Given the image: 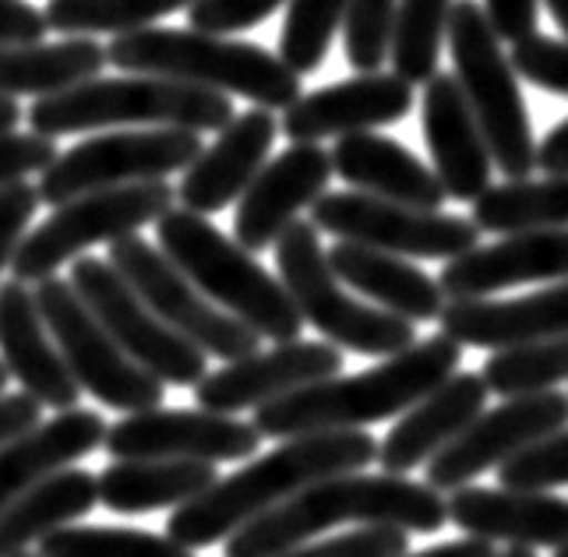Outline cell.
Returning a JSON list of instances; mask_svg holds the SVG:
<instances>
[{
    "mask_svg": "<svg viewBox=\"0 0 568 557\" xmlns=\"http://www.w3.org/2000/svg\"><path fill=\"white\" fill-rule=\"evenodd\" d=\"M349 0H290L280 32V61L293 74H315L325 64L332 36L343 29Z\"/></svg>",
    "mask_w": 568,
    "mask_h": 557,
    "instance_id": "obj_38",
    "label": "cell"
},
{
    "mask_svg": "<svg viewBox=\"0 0 568 557\" xmlns=\"http://www.w3.org/2000/svg\"><path fill=\"white\" fill-rule=\"evenodd\" d=\"M39 406L26 392H4L0 395V445H8L11 437L26 434L39 424Z\"/></svg>",
    "mask_w": 568,
    "mask_h": 557,
    "instance_id": "obj_48",
    "label": "cell"
},
{
    "mask_svg": "<svg viewBox=\"0 0 568 557\" xmlns=\"http://www.w3.org/2000/svg\"><path fill=\"white\" fill-rule=\"evenodd\" d=\"M498 480L508 490L568 487V424L540 437V442L526 445L519 455H513V459L498 469Z\"/></svg>",
    "mask_w": 568,
    "mask_h": 557,
    "instance_id": "obj_40",
    "label": "cell"
},
{
    "mask_svg": "<svg viewBox=\"0 0 568 557\" xmlns=\"http://www.w3.org/2000/svg\"><path fill=\"white\" fill-rule=\"evenodd\" d=\"M110 265L124 275V283L142 296V301L163 317V322L184 335L191 346H199L215 361H244V356L262 353V335L251 332L223 307H215L209 296L191 283V278L170 262V257L152 247L145 236H124L110 244Z\"/></svg>",
    "mask_w": 568,
    "mask_h": 557,
    "instance_id": "obj_13",
    "label": "cell"
},
{
    "mask_svg": "<svg viewBox=\"0 0 568 557\" xmlns=\"http://www.w3.org/2000/svg\"><path fill=\"white\" fill-rule=\"evenodd\" d=\"M508 64H513V71L526 78L530 85L568 99V43L565 39H551L540 32L526 36L519 43H513Z\"/></svg>",
    "mask_w": 568,
    "mask_h": 557,
    "instance_id": "obj_41",
    "label": "cell"
},
{
    "mask_svg": "<svg viewBox=\"0 0 568 557\" xmlns=\"http://www.w3.org/2000/svg\"><path fill=\"white\" fill-rule=\"evenodd\" d=\"M403 557H498V550H495V544L466 536V540H448V544L427 547L420 554H403Z\"/></svg>",
    "mask_w": 568,
    "mask_h": 557,
    "instance_id": "obj_50",
    "label": "cell"
},
{
    "mask_svg": "<svg viewBox=\"0 0 568 557\" xmlns=\"http://www.w3.org/2000/svg\"><path fill=\"white\" fill-rule=\"evenodd\" d=\"M547 11H551V18L558 22V29L565 32V43H568V0H544Z\"/></svg>",
    "mask_w": 568,
    "mask_h": 557,
    "instance_id": "obj_52",
    "label": "cell"
},
{
    "mask_svg": "<svg viewBox=\"0 0 568 557\" xmlns=\"http://www.w3.org/2000/svg\"><path fill=\"white\" fill-rule=\"evenodd\" d=\"M8 377H11V371L4 367V361H0V395H4V388H8Z\"/></svg>",
    "mask_w": 568,
    "mask_h": 557,
    "instance_id": "obj_54",
    "label": "cell"
},
{
    "mask_svg": "<svg viewBox=\"0 0 568 557\" xmlns=\"http://www.w3.org/2000/svg\"><path fill=\"white\" fill-rule=\"evenodd\" d=\"M18 557H39V554H18Z\"/></svg>",
    "mask_w": 568,
    "mask_h": 557,
    "instance_id": "obj_56",
    "label": "cell"
},
{
    "mask_svg": "<svg viewBox=\"0 0 568 557\" xmlns=\"http://www.w3.org/2000/svg\"><path fill=\"white\" fill-rule=\"evenodd\" d=\"M0 356L22 392L32 395L39 406H50L57 413L78 409L82 385L74 382L64 353L57 350L43 314H39L36 290L18 278H8L0 286Z\"/></svg>",
    "mask_w": 568,
    "mask_h": 557,
    "instance_id": "obj_22",
    "label": "cell"
},
{
    "mask_svg": "<svg viewBox=\"0 0 568 557\" xmlns=\"http://www.w3.org/2000/svg\"><path fill=\"white\" fill-rule=\"evenodd\" d=\"M39 205H43V198H39V188H32L29 181L0 188V272L14 262Z\"/></svg>",
    "mask_w": 568,
    "mask_h": 557,
    "instance_id": "obj_44",
    "label": "cell"
},
{
    "mask_svg": "<svg viewBox=\"0 0 568 557\" xmlns=\"http://www.w3.org/2000/svg\"><path fill=\"white\" fill-rule=\"evenodd\" d=\"M480 374L487 388L495 395H505V399L555 392V385L568 382V335L498 350L491 353V361L484 364Z\"/></svg>",
    "mask_w": 568,
    "mask_h": 557,
    "instance_id": "obj_36",
    "label": "cell"
},
{
    "mask_svg": "<svg viewBox=\"0 0 568 557\" xmlns=\"http://www.w3.org/2000/svg\"><path fill=\"white\" fill-rule=\"evenodd\" d=\"M420 131L430 152V163H435V176L445 188V198L477 202L491 188L495 159L484 142V131L474 110H469L466 95L456 82V74L438 71L424 85Z\"/></svg>",
    "mask_w": 568,
    "mask_h": 557,
    "instance_id": "obj_20",
    "label": "cell"
},
{
    "mask_svg": "<svg viewBox=\"0 0 568 557\" xmlns=\"http://www.w3.org/2000/svg\"><path fill=\"white\" fill-rule=\"evenodd\" d=\"M453 4L456 0H399L388 43L392 74H399L409 85H427L438 74Z\"/></svg>",
    "mask_w": 568,
    "mask_h": 557,
    "instance_id": "obj_34",
    "label": "cell"
},
{
    "mask_svg": "<svg viewBox=\"0 0 568 557\" xmlns=\"http://www.w3.org/2000/svg\"><path fill=\"white\" fill-rule=\"evenodd\" d=\"M262 434L237 416L209 409H145L106 427L103 448L116 459H181V463H241L258 452Z\"/></svg>",
    "mask_w": 568,
    "mask_h": 557,
    "instance_id": "obj_16",
    "label": "cell"
},
{
    "mask_svg": "<svg viewBox=\"0 0 568 557\" xmlns=\"http://www.w3.org/2000/svg\"><path fill=\"white\" fill-rule=\"evenodd\" d=\"M57 155L61 152H57L53 138H43L36 131L0 134V188L26 181V176H32V173H43Z\"/></svg>",
    "mask_w": 568,
    "mask_h": 557,
    "instance_id": "obj_45",
    "label": "cell"
},
{
    "mask_svg": "<svg viewBox=\"0 0 568 557\" xmlns=\"http://www.w3.org/2000/svg\"><path fill=\"white\" fill-rule=\"evenodd\" d=\"M276 134L280 121L272 117V110L254 107L233 117L220 138L184 170V181L178 188L181 209L212 215L230 209V202H241L254 176L262 173Z\"/></svg>",
    "mask_w": 568,
    "mask_h": 557,
    "instance_id": "obj_23",
    "label": "cell"
},
{
    "mask_svg": "<svg viewBox=\"0 0 568 557\" xmlns=\"http://www.w3.org/2000/svg\"><path fill=\"white\" fill-rule=\"evenodd\" d=\"M230 95L212 89L170 82V78L124 74L89 78V82L36 99L26 121L36 134L61 138L103 128H178V131H223L233 121Z\"/></svg>",
    "mask_w": 568,
    "mask_h": 557,
    "instance_id": "obj_5",
    "label": "cell"
},
{
    "mask_svg": "<svg viewBox=\"0 0 568 557\" xmlns=\"http://www.w3.org/2000/svg\"><path fill=\"white\" fill-rule=\"evenodd\" d=\"M220 476L212 463L181 459H116L100 469V505L121 515H142L160 508H181L205 494Z\"/></svg>",
    "mask_w": 568,
    "mask_h": 557,
    "instance_id": "obj_31",
    "label": "cell"
},
{
    "mask_svg": "<svg viewBox=\"0 0 568 557\" xmlns=\"http://www.w3.org/2000/svg\"><path fill=\"white\" fill-rule=\"evenodd\" d=\"M39 557H194L178 540L134 526H74L57 529L36 547Z\"/></svg>",
    "mask_w": 568,
    "mask_h": 557,
    "instance_id": "obj_37",
    "label": "cell"
},
{
    "mask_svg": "<svg viewBox=\"0 0 568 557\" xmlns=\"http://www.w3.org/2000/svg\"><path fill=\"white\" fill-rule=\"evenodd\" d=\"M480 233H534V230H568V176L544 181H505L491 184L477 202L474 215Z\"/></svg>",
    "mask_w": 568,
    "mask_h": 557,
    "instance_id": "obj_33",
    "label": "cell"
},
{
    "mask_svg": "<svg viewBox=\"0 0 568 557\" xmlns=\"http://www.w3.org/2000/svg\"><path fill=\"white\" fill-rule=\"evenodd\" d=\"M110 64L106 47L89 36H68L61 43L0 47V99L53 95L100 78Z\"/></svg>",
    "mask_w": 568,
    "mask_h": 557,
    "instance_id": "obj_32",
    "label": "cell"
},
{
    "mask_svg": "<svg viewBox=\"0 0 568 557\" xmlns=\"http://www.w3.org/2000/svg\"><path fill=\"white\" fill-rule=\"evenodd\" d=\"M202 155V134L178 128H142L95 134L82 145H71L39 173L43 205L61 209L92 191L166 181L170 173H184Z\"/></svg>",
    "mask_w": 568,
    "mask_h": 557,
    "instance_id": "obj_10",
    "label": "cell"
},
{
    "mask_svg": "<svg viewBox=\"0 0 568 557\" xmlns=\"http://www.w3.org/2000/svg\"><path fill=\"white\" fill-rule=\"evenodd\" d=\"M565 424H568V395L558 388L505 399L501 406L480 413L453 445L427 463V487H435L438 494L445 490L456 494L459 487L474 484L480 473L501 469L526 445L540 442V437Z\"/></svg>",
    "mask_w": 568,
    "mask_h": 557,
    "instance_id": "obj_15",
    "label": "cell"
},
{
    "mask_svg": "<svg viewBox=\"0 0 568 557\" xmlns=\"http://www.w3.org/2000/svg\"><path fill=\"white\" fill-rule=\"evenodd\" d=\"M537 170L547 176H568V117L537 145Z\"/></svg>",
    "mask_w": 568,
    "mask_h": 557,
    "instance_id": "obj_49",
    "label": "cell"
},
{
    "mask_svg": "<svg viewBox=\"0 0 568 557\" xmlns=\"http://www.w3.org/2000/svg\"><path fill=\"white\" fill-rule=\"evenodd\" d=\"M396 8L399 0H349L343 18V50L361 74H375L388 61Z\"/></svg>",
    "mask_w": 568,
    "mask_h": 557,
    "instance_id": "obj_39",
    "label": "cell"
},
{
    "mask_svg": "<svg viewBox=\"0 0 568 557\" xmlns=\"http://www.w3.org/2000/svg\"><path fill=\"white\" fill-rule=\"evenodd\" d=\"M290 0H194L187 8V22L194 32H209V36H233L244 32L251 26L265 22V18L276 14Z\"/></svg>",
    "mask_w": 568,
    "mask_h": 557,
    "instance_id": "obj_43",
    "label": "cell"
},
{
    "mask_svg": "<svg viewBox=\"0 0 568 557\" xmlns=\"http://www.w3.org/2000/svg\"><path fill=\"white\" fill-rule=\"evenodd\" d=\"M463 361V346L448 335L417 340L409 350L388 356L378 367L361 374H336L328 382L307 385L283 399L254 409V431L262 437H301L325 431H361L382 424L388 416H403L427 392L448 382Z\"/></svg>",
    "mask_w": 568,
    "mask_h": 557,
    "instance_id": "obj_3",
    "label": "cell"
},
{
    "mask_svg": "<svg viewBox=\"0 0 568 557\" xmlns=\"http://www.w3.org/2000/svg\"><path fill=\"white\" fill-rule=\"evenodd\" d=\"M100 505V484L85 469H61L50 480L36 484L22 494L11 508L0 512V557L29 554V547L43 544L57 529H68L71 523Z\"/></svg>",
    "mask_w": 568,
    "mask_h": 557,
    "instance_id": "obj_30",
    "label": "cell"
},
{
    "mask_svg": "<svg viewBox=\"0 0 568 557\" xmlns=\"http://www.w3.org/2000/svg\"><path fill=\"white\" fill-rule=\"evenodd\" d=\"M106 57L128 74L170 78V82L212 89L220 95H244L272 113H286L301 99V74H293L280 53L226 36L194 29H139L113 36Z\"/></svg>",
    "mask_w": 568,
    "mask_h": 557,
    "instance_id": "obj_4",
    "label": "cell"
},
{
    "mask_svg": "<svg viewBox=\"0 0 568 557\" xmlns=\"http://www.w3.org/2000/svg\"><path fill=\"white\" fill-rule=\"evenodd\" d=\"M328 155L332 173L343 176V184L361 194L424 212H438L445 205V188L435 170H427L406 145L392 142L385 134L364 131L339 138Z\"/></svg>",
    "mask_w": 568,
    "mask_h": 557,
    "instance_id": "obj_27",
    "label": "cell"
},
{
    "mask_svg": "<svg viewBox=\"0 0 568 557\" xmlns=\"http://www.w3.org/2000/svg\"><path fill=\"white\" fill-rule=\"evenodd\" d=\"M555 557H568V544H565V547H558V550H555Z\"/></svg>",
    "mask_w": 568,
    "mask_h": 557,
    "instance_id": "obj_55",
    "label": "cell"
},
{
    "mask_svg": "<svg viewBox=\"0 0 568 557\" xmlns=\"http://www.w3.org/2000/svg\"><path fill=\"white\" fill-rule=\"evenodd\" d=\"M36 304L82 392L116 413H145L163 403L166 385L113 343L68 278L53 275L36 283Z\"/></svg>",
    "mask_w": 568,
    "mask_h": 557,
    "instance_id": "obj_11",
    "label": "cell"
},
{
    "mask_svg": "<svg viewBox=\"0 0 568 557\" xmlns=\"http://www.w3.org/2000/svg\"><path fill=\"white\" fill-rule=\"evenodd\" d=\"M487 395L491 388H487L484 374L456 371L399 416V424L378 445V466L392 476H406L417 466H427L484 413Z\"/></svg>",
    "mask_w": 568,
    "mask_h": 557,
    "instance_id": "obj_25",
    "label": "cell"
},
{
    "mask_svg": "<svg viewBox=\"0 0 568 557\" xmlns=\"http://www.w3.org/2000/svg\"><path fill=\"white\" fill-rule=\"evenodd\" d=\"M498 557H537L534 550H526V547H508L505 554H498Z\"/></svg>",
    "mask_w": 568,
    "mask_h": 557,
    "instance_id": "obj_53",
    "label": "cell"
},
{
    "mask_svg": "<svg viewBox=\"0 0 568 557\" xmlns=\"http://www.w3.org/2000/svg\"><path fill=\"white\" fill-rule=\"evenodd\" d=\"M22 117H26V110L18 107V99H0V134L14 131Z\"/></svg>",
    "mask_w": 568,
    "mask_h": 557,
    "instance_id": "obj_51",
    "label": "cell"
},
{
    "mask_svg": "<svg viewBox=\"0 0 568 557\" xmlns=\"http://www.w3.org/2000/svg\"><path fill=\"white\" fill-rule=\"evenodd\" d=\"M276 269L304 325L315 328L336 350L388 361V356L417 343L414 322L375 304H361L357 296L343 290L339 275L328 265V251L318 241V226L311 219H297L276 241Z\"/></svg>",
    "mask_w": 568,
    "mask_h": 557,
    "instance_id": "obj_7",
    "label": "cell"
},
{
    "mask_svg": "<svg viewBox=\"0 0 568 557\" xmlns=\"http://www.w3.org/2000/svg\"><path fill=\"white\" fill-rule=\"evenodd\" d=\"M68 283L82 296V304L95 314L113 343L121 346L134 364L145 367L152 377L173 388H199L209 374V361L199 346H191L184 335L173 332L160 314H155L139 293H134L124 275L103 257H74Z\"/></svg>",
    "mask_w": 568,
    "mask_h": 557,
    "instance_id": "obj_12",
    "label": "cell"
},
{
    "mask_svg": "<svg viewBox=\"0 0 568 557\" xmlns=\"http://www.w3.org/2000/svg\"><path fill=\"white\" fill-rule=\"evenodd\" d=\"M50 32L47 14L26 0H0V47L14 43H43Z\"/></svg>",
    "mask_w": 568,
    "mask_h": 557,
    "instance_id": "obj_47",
    "label": "cell"
},
{
    "mask_svg": "<svg viewBox=\"0 0 568 557\" xmlns=\"http://www.w3.org/2000/svg\"><path fill=\"white\" fill-rule=\"evenodd\" d=\"M523 283H568V230L513 233L445 262L438 286L448 301H484Z\"/></svg>",
    "mask_w": 568,
    "mask_h": 557,
    "instance_id": "obj_21",
    "label": "cell"
},
{
    "mask_svg": "<svg viewBox=\"0 0 568 557\" xmlns=\"http://www.w3.org/2000/svg\"><path fill=\"white\" fill-rule=\"evenodd\" d=\"M448 523L487 544L526 550L568 544V502L547 490L459 487L448 497Z\"/></svg>",
    "mask_w": 568,
    "mask_h": 557,
    "instance_id": "obj_24",
    "label": "cell"
},
{
    "mask_svg": "<svg viewBox=\"0 0 568 557\" xmlns=\"http://www.w3.org/2000/svg\"><path fill=\"white\" fill-rule=\"evenodd\" d=\"M414 110V85L399 74H357L301 95L283 113V134L293 145H318L322 138H349L399 124Z\"/></svg>",
    "mask_w": 568,
    "mask_h": 557,
    "instance_id": "obj_18",
    "label": "cell"
},
{
    "mask_svg": "<svg viewBox=\"0 0 568 557\" xmlns=\"http://www.w3.org/2000/svg\"><path fill=\"white\" fill-rule=\"evenodd\" d=\"M328 181L332 155L322 145H290L280 152L262 166L237 202V219H233L237 244L251 254L272 247L297 223V215L328 191Z\"/></svg>",
    "mask_w": 568,
    "mask_h": 557,
    "instance_id": "obj_19",
    "label": "cell"
},
{
    "mask_svg": "<svg viewBox=\"0 0 568 557\" xmlns=\"http://www.w3.org/2000/svg\"><path fill=\"white\" fill-rule=\"evenodd\" d=\"M173 198L178 191L170 181L128 184L74 198V202L53 209V215L26 236L11 262V275L26 286L53 278L57 269L82 257L89 247L116 244L149 223H160L173 209Z\"/></svg>",
    "mask_w": 568,
    "mask_h": 557,
    "instance_id": "obj_9",
    "label": "cell"
},
{
    "mask_svg": "<svg viewBox=\"0 0 568 557\" xmlns=\"http://www.w3.org/2000/svg\"><path fill=\"white\" fill-rule=\"evenodd\" d=\"M448 50L456 61V82L474 110L491 149L495 166L508 181H526L537 170V142L526 113L516 71L501 50L480 0H456L448 18Z\"/></svg>",
    "mask_w": 568,
    "mask_h": 557,
    "instance_id": "obj_8",
    "label": "cell"
},
{
    "mask_svg": "<svg viewBox=\"0 0 568 557\" xmlns=\"http://www.w3.org/2000/svg\"><path fill=\"white\" fill-rule=\"evenodd\" d=\"M328 265L339 275V283L354 286L367 301H375V307L399 314L414 325L438 322L445 311V293L438 278H430L406 257L339 241L328 251Z\"/></svg>",
    "mask_w": 568,
    "mask_h": 557,
    "instance_id": "obj_29",
    "label": "cell"
},
{
    "mask_svg": "<svg viewBox=\"0 0 568 557\" xmlns=\"http://www.w3.org/2000/svg\"><path fill=\"white\" fill-rule=\"evenodd\" d=\"M311 223L318 233H332L346 244L375 247L396 257H463L480 247V230L474 219L424 212L396 202H382L361 191H325L311 205Z\"/></svg>",
    "mask_w": 568,
    "mask_h": 557,
    "instance_id": "obj_14",
    "label": "cell"
},
{
    "mask_svg": "<svg viewBox=\"0 0 568 557\" xmlns=\"http://www.w3.org/2000/svg\"><path fill=\"white\" fill-rule=\"evenodd\" d=\"M155 236H160V251L215 307H223L276 346L301 340L304 317L293 307L286 286L268 275L251 251L215 230L205 215L170 209L155 223Z\"/></svg>",
    "mask_w": 568,
    "mask_h": 557,
    "instance_id": "obj_6",
    "label": "cell"
},
{
    "mask_svg": "<svg viewBox=\"0 0 568 557\" xmlns=\"http://www.w3.org/2000/svg\"><path fill=\"white\" fill-rule=\"evenodd\" d=\"M106 442V421L92 409H64L53 421L0 445V512L53 473L68 469L82 455H92Z\"/></svg>",
    "mask_w": 568,
    "mask_h": 557,
    "instance_id": "obj_28",
    "label": "cell"
},
{
    "mask_svg": "<svg viewBox=\"0 0 568 557\" xmlns=\"http://www.w3.org/2000/svg\"><path fill=\"white\" fill-rule=\"evenodd\" d=\"M484 14L498 39L508 43H519V39L537 32V18H540V0H484Z\"/></svg>",
    "mask_w": 568,
    "mask_h": 557,
    "instance_id": "obj_46",
    "label": "cell"
},
{
    "mask_svg": "<svg viewBox=\"0 0 568 557\" xmlns=\"http://www.w3.org/2000/svg\"><path fill=\"white\" fill-rule=\"evenodd\" d=\"M371 463H378V442L364 431L286 437L280 448L258 455L244 469L215 480L194 502L173 508L166 536L187 550H205L220 540H230L233 533H241L247 523L262 519L311 484L343 473H361Z\"/></svg>",
    "mask_w": 568,
    "mask_h": 557,
    "instance_id": "obj_1",
    "label": "cell"
},
{
    "mask_svg": "<svg viewBox=\"0 0 568 557\" xmlns=\"http://www.w3.org/2000/svg\"><path fill=\"white\" fill-rule=\"evenodd\" d=\"M336 374H343V353L336 346L325 340H297L205 374L202 385L194 388V399H199V409L233 416L241 409H262L290 392L328 382Z\"/></svg>",
    "mask_w": 568,
    "mask_h": 557,
    "instance_id": "obj_17",
    "label": "cell"
},
{
    "mask_svg": "<svg viewBox=\"0 0 568 557\" xmlns=\"http://www.w3.org/2000/svg\"><path fill=\"white\" fill-rule=\"evenodd\" d=\"M442 335L459 346L513 350L540 340L568 335V283L513 296V301H453L445 304Z\"/></svg>",
    "mask_w": 568,
    "mask_h": 557,
    "instance_id": "obj_26",
    "label": "cell"
},
{
    "mask_svg": "<svg viewBox=\"0 0 568 557\" xmlns=\"http://www.w3.org/2000/svg\"><path fill=\"white\" fill-rule=\"evenodd\" d=\"M194 0H50L47 4V26L50 32L68 36H128L139 29H152V22L187 11Z\"/></svg>",
    "mask_w": 568,
    "mask_h": 557,
    "instance_id": "obj_35",
    "label": "cell"
},
{
    "mask_svg": "<svg viewBox=\"0 0 568 557\" xmlns=\"http://www.w3.org/2000/svg\"><path fill=\"white\" fill-rule=\"evenodd\" d=\"M396 526L406 533H438L448 502L427 484L392 473H343L311 484L290 502L247 523L226 540L223 557H280L311 544L332 526Z\"/></svg>",
    "mask_w": 568,
    "mask_h": 557,
    "instance_id": "obj_2",
    "label": "cell"
},
{
    "mask_svg": "<svg viewBox=\"0 0 568 557\" xmlns=\"http://www.w3.org/2000/svg\"><path fill=\"white\" fill-rule=\"evenodd\" d=\"M409 554V533L396 526H364L354 533L332 536V540H311L280 557H403Z\"/></svg>",
    "mask_w": 568,
    "mask_h": 557,
    "instance_id": "obj_42",
    "label": "cell"
}]
</instances>
